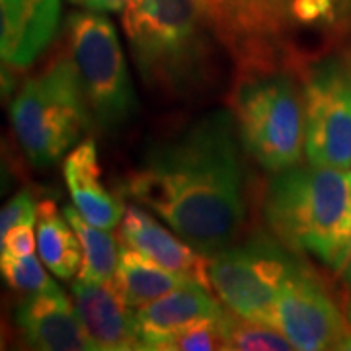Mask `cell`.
<instances>
[{
	"label": "cell",
	"mask_w": 351,
	"mask_h": 351,
	"mask_svg": "<svg viewBox=\"0 0 351 351\" xmlns=\"http://www.w3.org/2000/svg\"><path fill=\"white\" fill-rule=\"evenodd\" d=\"M230 108L240 143L269 174L301 164L304 154L302 73L289 64L237 66Z\"/></svg>",
	"instance_id": "277c9868"
},
{
	"label": "cell",
	"mask_w": 351,
	"mask_h": 351,
	"mask_svg": "<svg viewBox=\"0 0 351 351\" xmlns=\"http://www.w3.org/2000/svg\"><path fill=\"white\" fill-rule=\"evenodd\" d=\"M64 217L75 228L80 248L82 263L78 269V279L82 281H113L121 242L110 230L88 223L75 207H64Z\"/></svg>",
	"instance_id": "d6986e66"
},
{
	"label": "cell",
	"mask_w": 351,
	"mask_h": 351,
	"mask_svg": "<svg viewBox=\"0 0 351 351\" xmlns=\"http://www.w3.org/2000/svg\"><path fill=\"white\" fill-rule=\"evenodd\" d=\"M299 267L281 240L258 234L213 254L209 279L226 311L274 326L277 297Z\"/></svg>",
	"instance_id": "52a82bcc"
},
{
	"label": "cell",
	"mask_w": 351,
	"mask_h": 351,
	"mask_svg": "<svg viewBox=\"0 0 351 351\" xmlns=\"http://www.w3.org/2000/svg\"><path fill=\"white\" fill-rule=\"evenodd\" d=\"M63 176L73 199V207L88 223L106 230L119 226L125 207L101 180L98 149L92 138L78 143L66 152Z\"/></svg>",
	"instance_id": "2e32d148"
},
{
	"label": "cell",
	"mask_w": 351,
	"mask_h": 351,
	"mask_svg": "<svg viewBox=\"0 0 351 351\" xmlns=\"http://www.w3.org/2000/svg\"><path fill=\"white\" fill-rule=\"evenodd\" d=\"M10 123L20 149L36 168L59 162L84 131L94 129L63 49L18 88L10 104Z\"/></svg>",
	"instance_id": "5b68a950"
},
{
	"label": "cell",
	"mask_w": 351,
	"mask_h": 351,
	"mask_svg": "<svg viewBox=\"0 0 351 351\" xmlns=\"http://www.w3.org/2000/svg\"><path fill=\"white\" fill-rule=\"evenodd\" d=\"M189 279L166 269L149 256L121 244L113 285L131 308H138L154 301L166 293L186 285Z\"/></svg>",
	"instance_id": "e0dca14e"
},
{
	"label": "cell",
	"mask_w": 351,
	"mask_h": 351,
	"mask_svg": "<svg viewBox=\"0 0 351 351\" xmlns=\"http://www.w3.org/2000/svg\"><path fill=\"white\" fill-rule=\"evenodd\" d=\"M14 322L20 338L32 350L94 351L75 304L63 291L25 295L14 311Z\"/></svg>",
	"instance_id": "4fadbf2b"
},
{
	"label": "cell",
	"mask_w": 351,
	"mask_h": 351,
	"mask_svg": "<svg viewBox=\"0 0 351 351\" xmlns=\"http://www.w3.org/2000/svg\"><path fill=\"white\" fill-rule=\"evenodd\" d=\"M0 279L22 295L63 291L57 281H53L45 263L36 254L18 256L8 250L0 252Z\"/></svg>",
	"instance_id": "ffe728a7"
},
{
	"label": "cell",
	"mask_w": 351,
	"mask_h": 351,
	"mask_svg": "<svg viewBox=\"0 0 351 351\" xmlns=\"http://www.w3.org/2000/svg\"><path fill=\"white\" fill-rule=\"evenodd\" d=\"M14 90H16V76H14L12 69L0 61V104L10 100Z\"/></svg>",
	"instance_id": "484cf974"
},
{
	"label": "cell",
	"mask_w": 351,
	"mask_h": 351,
	"mask_svg": "<svg viewBox=\"0 0 351 351\" xmlns=\"http://www.w3.org/2000/svg\"><path fill=\"white\" fill-rule=\"evenodd\" d=\"M341 274L346 276V281H348V285L351 287V250L350 256H348V260H346V265H343V269H341Z\"/></svg>",
	"instance_id": "f1b7e54d"
},
{
	"label": "cell",
	"mask_w": 351,
	"mask_h": 351,
	"mask_svg": "<svg viewBox=\"0 0 351 351\" xmlns=\"http://www.w3.org/2000/svg\"><path fill=\"white\" fill-rule=\"evenodd\" d=\"M12 168L8 164V158L0 151V195H4L8 191V188L12 186Z\"/></svg>",
	"instance_id": "4316f807"
},
{
	"label": "cell",
	"mask_w": 351,
	"mask_h": 351,
	"mask_svg": "<svg viewBox=\"0 0 351 351\" xmlns=\"http://www.w3.org/2000/svg\"><path fill=\"white\" fill-rule=\"evenodd\" d=\"M343 8H346V6H343Z\"/></svg>",
	"instance_id": "f546056e"
},
{
	"label": "cell",
	"mask_w": 351,
	"mask_h": 351,
	"mask_svg": "<svg viewBox=\"0 0 351 351\" xmlns=\"http://www.w3.org/2000/svg\"><path fill=\"white\" fill-rule=\"evenodd\" d=\"M121 14L133 61L154 92L188 98L213 80L221 41L199 0H133Z\"/></svg>",
	"instance_id": "7a4b0ae2"
},
{
	"label": "cell",
	"mask_w": 351,
	"mask_h": 351,
	"mask_svg": "<svg viewBox=\"0 0 351 351\" xmlns=\"http://www.w3.org/2000/svg\"><path fill=\"white\" fill-rule=\"evenodd\" d=\"M61 47L75 71L92 127L110 131L127 123L137 110V96L115 25L101 12L69 14Z\"/></svg>",
	"instance_id": "8992f818"
},
{
	"label": "cell",
	"mask_w": 351,
	"mask_h": 351,
	"mask_svg": "<svg viewBox=\"0 0 351 351\" xmlns=\"http://www.w3.org/2000/svg\"><path fill=\"white\" fill-rule=\"evenodd\" d=\"M38 209L39 203H36V197L29 189L18 191L0 207V252L4 250V237L10 228L24 223H38Z\"/></svg>",
	"instance_id": "603a6c76"
},
{
	"label": "cell",
	"mask_w": 351,
	"mask_h": 351,
	"mask_svg": "<svg viewBox=\"0 0 351 351\" xmlns=\"http://www.w3.org/2000/svg\"><path fill=\"white\" fill-rule=\"evenodd\" d=\"M92 12H123L133 0H69Z\"/></svg>",
	"instance_id": "d4e9b609"
},
{
	"label": "cell",
	"mask_w": 351,
	"mask_h": 351,
	"mask_svg": "<svg viewBox=\"0 0 351 351\" xmlns=\"http://www.w3.org/2000/svg\"><path fill=\"white\" fill-rule=\"evenodd\" d=\"M237 66H299L289 0H199Z\"/></svg>",
	"instance_id": "9c48e42d"
},
{
	"label": "cell",
	"mask_w": 351,
	"mask_h": 351,
	"mask_svg": "<svg viewBox=\"0 0 351 351\" xmlns=\"http://www.w3.org/2000/svg\"><path fill=\"white\" fill-rule=\"evenodd\" d=\"M61 0H0V61L27 71L61 27Z\"/></svg>",
	"instance_id": "8fae6325"
},
{
	"label": "cell",
	"mask_w": 351,
	"mask_h": 351,
	"mask_svg": "<svg viewBox=\"0 0 351 351\" xmlns=\"http://www.w3.org/2000/svg\"><path fill=\"white\" fill-rule=\"evenodd\" d=\"M226 346L230 351H291L295 350L283 332L267 322L250 320L239 314L226 316Z\"/></svg>",
	"instance_id": "44dd1931"
},
{
	"label": "cell",
	"mask_w": 351,
	"mask_h": 351,
	"mask_svg": "<svg viewBox=\"0 0 351 351\" xmlns=\"http://www.w3.org/2000/svg\"><path fill=\"white\" fill-rule=\"evenodd\" d=\"M38 252L45 267L59 279L78 276L82 263V248L75 228L55 201L45 199L38 209Z\"/></svg>",
	"instance_id": "ac0fdd59"
},
{
	"label": "cell",
	"mask_w": 351,
	"mask_h": 351,
	"mask_svg": "<svg viewBox=\"0 0 351 351\" xmlns=\"http://www.w3.org/2000/svg\"><path fill=\"white\" fill-rule=\"evenodd\" d=\"M239 141L232 112L207 113L147 154L127 178V195L211 258L246 223Z\"/></svg>",
	"instance_id": "6da1fadb"
},
{
	"label": "cell",
	"mask_w": 351,
	"mask_h": 351,
	"mask_svg": "<svg viewBox=\"0 0 351 351\" xmlns=\"http://www.w3.org/2000/svg\"><path fill=\"white\" fill-rule=\"evenodd\" d=\"M36 248H38V234L34 232L32 223L14 226L4 237V250L18 254V256L36 254Z\"/></svg>",
	"instance_id": "cb8c5ba5"
},
{
	"label": "cell",
	"mask_w": 351,
	"mask_h": 351,
	"mask_svg": "<svg viewBox=\"0 0 351 351\" xmlns=\"http://www.w3.org/2000/svg\"><path fill=\"white\" fill-rule=\"evenodd\" d=\"M73 304L84 334L96 351L141 350L135 313L113 281H82L71 287Z\"/></svg>",
	"instance_id": "7c38bea8"
},
{
	"label": "cell",
	"mask_w": 351,
	"mask_h": 351,
	"mask_svg": "<svg viewBox=\"0 0 351 351\" xmlns=\"http://www.w3.org/2000/svg\"><path fill=\"white\" fill-rule=\"evenodd\" d=\"M274 326L295 350L322 351L351 348V328L322 281L301 265L281 289Z\"/></svg>",
	"instance_id": "30bf717a"
},
{
	"label": "cell",
	"mask_w": 351,
	"mask_h": 351,
	"mask_svg": "<svg viewBox=\"0 0 351 351\" xmlns=\"http://www.w3.org/2000/svg\"><path fill=\"white\" fill-rule=\"evenodd\" d=\"M117 239L123 246L149 256L166 269L213 291L209 279V260L205 258V254L178 237L174 230L170 232L168 228H164L137 205L125 207Z\"/></svg>",
	"instance_id": "5bb4252c"
},
{
	"label": "cell",
	"mask_w": 351,
	"mask_h": 351,
	"mask_svg": "<svg viewBox=\"0 0 351 351\" xmlns=\"http://www.w3.org/2000/svg\"><path fill=\"white\" fill-rule=\"evenodd\" d=\"M10 341H12V332H10L8 324L0 318V350H8Z\"/></svg>",
	"instance_id": "83f0119b"
},
{
	"label": "cell",
	"mask_w": 351,
	"mask_h": 351,
	"mask_svg": "<svg viewBox=\"0 0 351 351\" xmlns=\"http://www.w3.org/2000/svg\"><path fill=\"white\" fill-rule=\"evenodd\" d=\"M225 313V304L215 299L211 289L188 281L186 285L138 306L135 322L141 350L158 351L164 341L178 332Z\"/></svg>",
	"instance_id": "9a60e30c"
},
{
	"label": "cell",
	"mask_w": 351,
	"mask_h": 351,
	"mask_svg": "<svg viewBox=\"0 0 351 351\" xmlns=\"http://www.w3.org/2000/svg\"><path fill=\"white\" fill-rule=\"evenodd\" d=\"M263 217L287 248L341 271L351 250V170L308 162L274 174Z\"/></svg>",
	"instance_id": "3957f363"
},
{
	"label": "cell",
	"mask_w": 351,
	"mask_h": 351,
	"mask_svg": "<svg viewBox=\"0 0 351 351\" xmlns=\"http://www.w3.org/2000/svg\"><path fill=\"white\" fill-rule=\"evenodd\" d=\"M226 316L228 311L217 318L201 320L193 326L174 334L160 346L158 351H217L228 350L226 346Z\"/></svg>",
	"instance_id": "7402d4cb"
},
{
	"label": "cell",
	"mask_w": 351,
	"mask_h": 351,
	"mask_svg": "<svg viewBox=\"0 0 351 351\" xmlns=\"http://www.w3.org/2000/svg\"><path fill=\"white\" fill-rule=\"evenodd\" d=\"M302 92L306 160L351 170V55L308 61Z\"/></svg>",
	"instance_id": "ba28073f"
}]
</instances>
